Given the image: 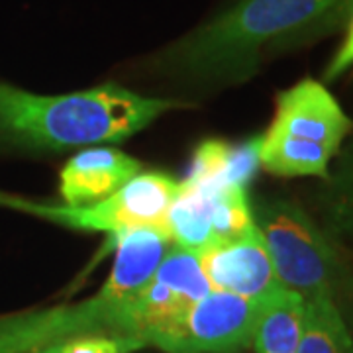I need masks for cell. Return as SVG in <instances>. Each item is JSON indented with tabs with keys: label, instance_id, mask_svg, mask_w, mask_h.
<instances>
[{
	"label": "cell",
	"instance_id": "6da1fadb",
	"mask_svg": "<svg viewBox=\"0 0 353 353\" xmlns=\"http://www.w3.org/2000/svg\"><path fill=\"white\" fill-rule=\"evenodd\" d=\"M353 0H236L148 59L155 75L196 92L238 87L285 51L343 30Z\"/></svg>",
	"mask_w": 353,
	"mask_h": 353
},
{
	"label": "cell",
	"instance_id": "7a4b0ae2",
	"mask_svg": "<svg viewBox=\"0 0 353 353\" xmlns=\"http://www.w3.org/2000/svg\"><path fill=\"white\" fill-rule=\"evenodd\" d=\"M187 102L145 97L118 83L39 94L0 81V155H59L118 143Z\"/></svg>",
	"mask_w": 353,
	"mask_h": 353
},
{
	"label": "cell",
	"instance_id": "3957f363",
	"mask_svg": "<svg viewBox=\"0 0 353 353\" xmlns=\"http://www.w3.org/2000/svg\"><path fill=\"white\" fill-rule=\"evenodd\" d=\"M171 243L169 234L155 228H138L118 236L110 275L97 294L81 303L0 316V353H34L92 334L136 338L134 301Z\"/></svg>",
	"mask_w": 353,
	"mask_h": 353
},
{
	"label": "cell",
	"instance_id": "277c9868",
	"mask_svg": "<svg viewBox=\"0 0 353 353\" xmlns=\"http://www.w3.org/2000/svg\"><path fill=\"white\" fill-rule=\"evenodd\" d=\"M352 130L326 85L306 77L275 97L271 124L259 136V165L277 176L324 179Z\"/></svg>",
	"mask_w": 353,
	"mask_h": 353
},
{
	"label": "cell",
	"instance_id": "5b68a950",
	"mask_svg": "<svg viewBox=\"0 0 353 353\" xmlns=\"http://www.w3.org/2000/svg\"><path fill=\"white\" fill-rule=\"evenodd\" d=\"M253 222L263 238L281 287L304 301H340L353 277L341 265L334 241L301 204L287 199L252 202Z\"/></svg>",
	"mask_w": 353,
	"mask_h": 353
},
{
	"label": "cell",
	"instance_id": "8992f818",
	"mask_svg": "<svg viewBox=\"0 0 353 353\" xmlns=\"http://www.w3.org/2000/svg\"><path fill=\"white\" fill-rule=\"evenodd\" d=\"M179 187L181 181H176L175 176L161 171H141L110 199L94 204L67 206L0 190V206L71 230L104 232L116 240L118 236L138 228H155L169 234L167 218Z\"/></svg>",
	"mask_w": 353,
	"mask_h": 353
},
{
	"label": "cell",
	"instance_id": "52a82bcc",
	"mask_svg": "<svg viewBox=\"0 0 353 353\" xmlns=\"http://www.w3.org/2000/svg\"><path fill=\"white\" fill-rule=\"evenodd\" d=\"M210 290L199 253L171 243L134 301L136 338L145 347H153Z\"/></svg>",
	"mask_w": 353,
	"mask_h": 353
},
{
	"label": "cell",
	"instance_id": "ba28073f",
	"mask_svg": "<svg viewBox=\"0 0 353 353\" xmlns=\"http://www.w3.org/2000/svg\"><path fill=\"white\" fill-rule=\"evenodd\" d=\"M259 306L261 301L210 290L153 347L165 353H238L252 345Z\"/></svg>",
	"mask_w": 353,
	"mask_h": 353
},
{
	"label": "cell",
	"instance_id": "9c48e42d",
	"mask_svg": "<svg viewBox=\"0 0 353 353\" xmlns=\"http://www.w3.org/2000/svg\"><path fill=\"white\" fill-rule=\"evenodd\" d=\"M196 253L212 290L263 301L281 287L257 226L241 238L216 241Z\"/></svg>",
	"mask_w": 353,
	"mask_h": 353
},
{
	"label": "cell",
	"instance_id": "30bf717a",
	"mask_svg": "<svg viewBox=\"0 0 353 353\" xmlns=\"http://www.w3.org/2000/svg\"><path fill=\"white\" fill-rule=\"evenodd\" d=\"M141 173V163L110 145H90L77 152L59 173V194L67 206H85L122 189Z\"/></svg>",
	"mask_w": 353,
	"mask_h": 353
},
{
	"label": "cell",
	"instance_id": "8fae6325",
	"mask_svg": "<svg viewBox=\"0 0 353 353\" xmlns=\"http://www.w3.org/2000/svg\"><path fill=\"white\" fill-rule=\"evenodd\" d=\"M259 165V136L243 143L206 139L192 155L190 183L208 189H248Z\"/></svg>",
	"mask_w": 353,
	"mask_h": 353
},
{
	"label": "cell",
	"instance_id": "7c38bea8",
	"mask_svg": "<svg viewBox=\"0 0 353 353\" xmlns=\"http://www.w3.org/2000/svg\"><path fill=\"white\" fill-rule=\"evenodd\" d=\"M318 224L330 240L353 248V130L316 190Z\"/></svg>",
	"mask_w": 353,
	"mask_h": 353
},
{
	"label": "cell",
	"instance_id": "4fadbf2b",
	"mask_svg": "<svg viewBox=\"0 0 353 353\" xmlns=\"http://www.w3.org/2000/svg\"><path fill=\"white\" fill-rule=\"evenodd\" d=\"M306 301L299 292L277 287L267 294L253 328L255 353H296L303 338Z\"/></svg>",
	"mask_w": 353,
	"mask_h": 353
},
{
	"label": "cell",
	"instance_id": "5bb4252c",
	"mask_svg": "<svg viewBox=\"0 0 353 353\" xmlns=\"http://www.w3.org/2000/svg\"><path fill=\"white\" fill-rule=\"evenodd\" d=\"M296 353H353V336L336 301H306L303 338Z\"/></svg>",
	"mask_w": 353,
	"mask_h": 353
},
{
	"label": "cell",
	"instance_id": "9a60e30c",
	"mask_svg": "<svg viewBox=\"0 0 353 353\" xmlns=\"http://www.w3.org/2000/svg\"><path fill=\"white\" fill-rule=\"evenodd\" d=\"M353 71V8L350 12V18L343 26V39H341L340 48L332 55L328 67L324 71V81H338L340 77Z\"/></svg>",
	"mask_w": 353,
	"mask_h": 353
},
{
	"label": "cell",
	"instance_id": "2e32d148",
	"mask_svg": "<svg viewBox=\"0 0 353 353\" xmlns=\"http://www.w3.org/2000/svg\"><path fill=\"white\" fill-rule=\"evenodd\" d=\"M338 306H340L341 316H343V320H345V324H347V328H350L353 336V281L352 285L345 289V292L340 296Z\"/></svg>",
	"mask_w": 353,
	"mask_h": 353
},
{
	"label": "cell",
	"instance_id": "e0dca14e",
	"mask_svg": "<svg viewBox=\"0 0 353 353\" xmlns=\"http://www.w3.org/2000/svg\"><path fill=\"white\" fill-rule=\"evenodd\" d=\"M34 353H57L55 352V343L50 345V347H43V350H39V352H34Z\"/></svg>",
	"mask_w": 353,
	"mask_h": 353
}]
</instances>
